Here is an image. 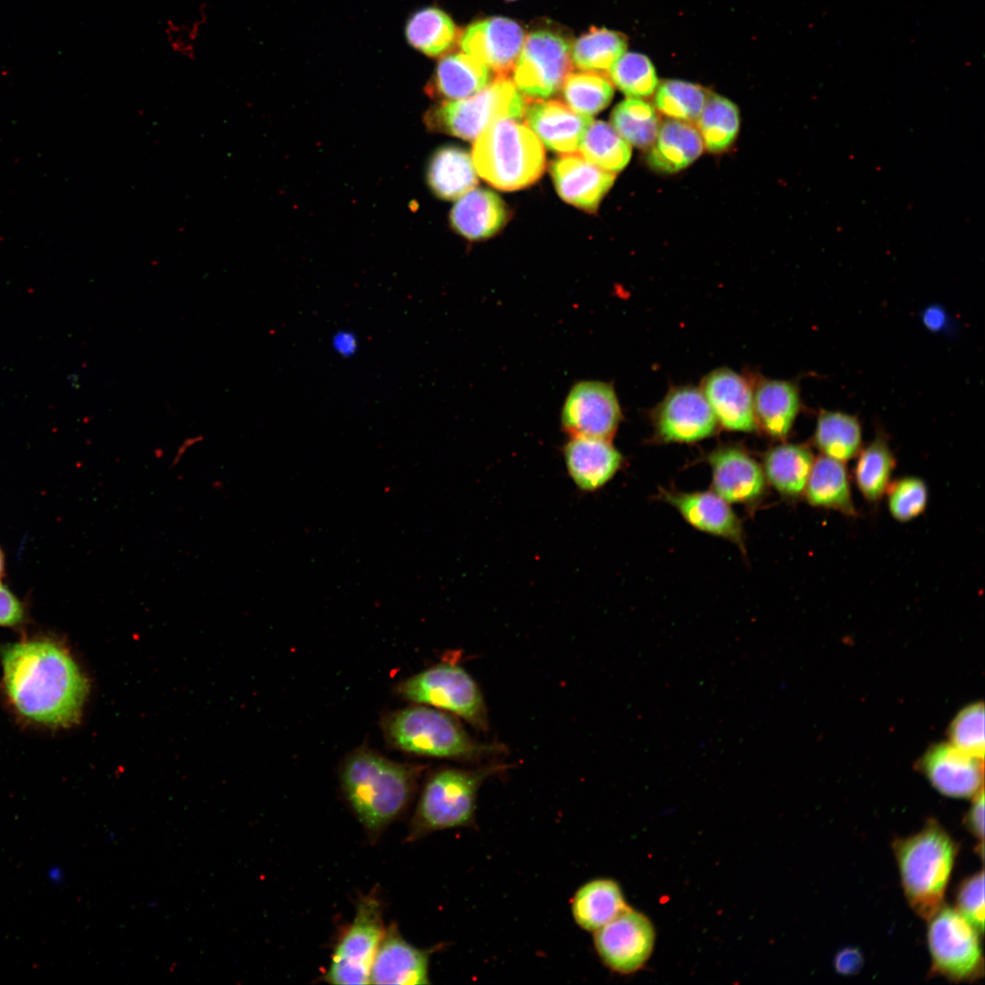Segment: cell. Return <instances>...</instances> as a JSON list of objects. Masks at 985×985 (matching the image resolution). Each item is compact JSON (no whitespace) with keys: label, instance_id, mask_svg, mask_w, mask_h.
Returning <instances> with one entry per match:
<instances>
[{"label":"cell","instance_id":"cell-5","mask_svg":"<svg viewBox=\"0 0 985 985\" xmlns=\"http://www.w3.org/2000/svg\"><path fill=\"white\" fill-rule=\"evenodd\" d=\"M384 729L395 747L421 756L475 761L503 751L474 739L448 712L423 704L393 712Z\"/></svg>","mask_w":985,"mask_h":985},{"label":"cell","instance_id":"cell-33","mask_svg":"<svg viewBox=\"0 0 985 985\" xmlns=\"http://www.w3.org/2000/svg\"><path fill=\"white\" fill-rule=\"evenodd\" d=\"M405 36L410 46L428 57H440L449 51L458 37L451 18L437 7H425L408 20Z\"/></svg>","mask_w":985,"mask_h":985},{"label":"cell","instance_id":"cell-21","mask_svg":"<svg viewBox=\"0 0 985 985\" xmlns=\"http://www.w3.org/2000/svg\"><path fill=\"white\" fill-rule=\"evenodd\" d=\"M431 950L416 948L406 941L395 925H390L378 948L370 969L369 984H429Z\"/></svg>","mask_w":985,"mask_h":985},{"label":"cell","instance_id":"cell-16","mask_svg":"<svg viewBox=\"0 0 985 985\" xmlns=\"http://www.w3.org/2000/svg\"><path fill=\"white\" fill-rule=\"evenodd\" d=\"M715 493L727 503L752 505L766 491L762 467L738 446H721L707 457Z\"/></svg>","mask_w":985,"mask_h":985},{"label":"cell","instance_id":"cell-17","mask_svg":"<svg viewBox=\"0 0 985 985\" xmlns=\"http://www.w3.org/2000/svg\"><path fill=\"white\" fill-rule=\"evenodd\" d=\"M919 770L941 794L972 798L983 788V760L950 742L931 746L919 761Z\"/></svg>","mask_w":985,"mask_h":985},{"label":"cell","instance_id":"cell-46","mask_svg":"<svg viewBox=\"0 0 985 985\" xmlns=\"http://www.w3.org/2000/svg\"><path fill=\"white\" fill-rule=\"evenodd\" d=\"M969 831L981 843L984 838V792L981 788L973 797L970 808L964 818Z\"/></svg>","mask_w":985,"mask_h":985},{"label":"cell","instance_id":"cell-50","mask_svg":"<svg viewBox=\"0 0 985 985\" xmlns=\"http://www.w3.org/2000/svg\"><path fill=\"white\" fill-rule=\"evenodd\" d=\"M4 569H5V559H4L3 552L0 549V578L4 574Z\"/></svg>","mask_w":985,"mask_h":985},{"label":"cell","instance_id":"cell-10","mask_svg":"<svg viewBox=\"0 0 985 985\" xmlns=\"http://www.w3.org/2000/svg\"><path fill=\"white\" fill-rule=\"evenodd\" d=\"M385 930L379 899L372 893L361 897L352 923L335 947L325 980L338 985L369 984L370 969Z\"/></svg>","mask_w":985,"mask_h":985},{"label":"cell","instance_id":"cell-37","mask_svg":"<svg viewBox=\"0 0 985 985\" xmlns=\"http://www.w3.org/2000/svg\"><path fill=\"white\" fill-rule=\"evenodd\" d=\"M614 130L629 144L649 149L656 140L660 123L655 108L639 98H627L611 113Z\"/></svg>","mask_w":985,"mask_h":985},{"label":"cell","instance_id":"cell-43","mask_svg":"<svg viewBox=\"0 0 985 985\" xmlns=\"http://www.w3.org/2000/svg\"><path fill=\"white\" fill-rule=\"evenodd\" d=\"M887 505L893 518L908 522L919 516L926 509L928 498L925 482L916 476H906L889 483Z\"/></svg>","mask_w":985,"mask_h":985},{"label":"cell","instance_id":"cell-14","mask_svg":"<svg viewBox=\"0 0 985 985\" xmlns=\"http://www.w3.org/2000/svg\"><path fill=\"white\" fill-rule=\"evenodd\" d=\"M655 436L663 442H695L712 436L718 421L702 391L671 388L651 412Z\"/></svg>","mask_w":985,"mask_h":985},{"label":"cell","instance_id":"cell-9","mask_svg":"<svg viewBox=\"0 0 985 985\" xmlns=\"http://www.w3.org/2000/svg\"><path fill=\"white\" fill-rule=\"evenodd\" d=\"M930 972L953 982L983 977L984 960L975 926L956 908L942 906L928 920Z\"/></svg>","mask_w":985,"mask_h":985},{"label":"cell","instance_id":"cell-31","mask_svg":"<svg viewBox=\"0 0 985 985\" xmlns=\"http://www.w3.org/2000/svg\"><path fill=\"white\" fill-rule=\"evenodd\" d=\"M426 179L431 192L443 200L461 197L478 182L470 154L452 145L440 147L431 154Z\"/></svg>","mask_w":985,"mask_h":985},{"label":"cell","instance_id":"cell-36","mask_svg":"<svg viewBox=\"0 0 985 985\" xmlns=\"http://www.w3.org/2000/svg\"><path fill=\"white\" fill-rule=\"evenodd\" d=\"M627 36L607 28L592 27L578 37L571 47V59L580 69L602 72L626 53Z\"/></svg>","mask_w":985,"mask_h":985},{"label":"cell","instance_id":"cell-47","mask_svg":"<svg viewBox=\"0 0 985 985\" xmlns=\"http://www.w3.org/2000/svg\"><path fill=\"white\" fill-rule=\"evenodd\" d=\"M864 964L863 955L859 949L846 948L839 951L835 959V970L842 975H854L861 970Z\"/></svg>","mask_w":985,"mask_h":985},{"label":"cell","instance_id":"cell-15","mask_svg":"<svg viewBox=\"0 0 985 985\" xmlns=\"http://www.w3.org/2000/svg\"><path fill=\"white\" fill-rule=\"evenodd\" d=\"M525 35L515 21L489 17L470 25L461 34L460 45L465 54L491 68L496 78H507L513 70Z\"/></svg>","mask_w":985,"mask_h":985},{"label":"cell","instance_id":"cell-40","mask_svg":"<svg viewBox=\"0 0 985 985\" xmlns=\"http://www.w3.org/2000/svg\"><path fill=\"white\" fill-rule=\"evenodd\" d=\"M708 91L690 82L669 79L657 87L655 106L672 119L697 121L708 97Z\"/></svg>","mask_w":985,"mask_h":985},{"label":"cell","instance_id":"cell-49","mask_svg":"<svg viewBox=\"0 0 985 985\" xmlns=\"http://www.w3.org/2000/svg\"><path fill=\"white\" fill-rule=\"evenodd\" d=\"M945 320L944 314L941 309L938 307H932L926 311L924 315V322L928 328L937 329L943 326Z\"/></svg>","mask_w":985,"mask_h":985},{"label":"cell","instance_id":"cell-45","mask_svg":"<svg viewBox=\"0 0 985 985\" xmlns=\"http://www.w3.org/2000/svg\"><path fill=\"white\" fill-rule=\"evenodd\" d=\"M23 616L24 610L20 601L0 583V625H16L22 620Z\"/></svg>","mask_w":985,"mask_h":985},{"label":"cell","instance_id":"cell-24","mask_svg":"<svg viewBox=\"0 0 985 985\" xmlns=\"http://www.w3.org/2000/svg\"><path fill=\"white\" fill-rule=\"evenodd\" d=\"M524 116L534 134L548 149L564 154L579 148L593 121L591 117L579 114L556 100L528 103Z\"/></svg>","mask_w":985,"mask_h":985},{"label":"cell","instance_id":"cell-11","mask_svg":"<svg viewBox=\"0 0 985 985\" xmlns=\"http://www.w3.org/2000/svg\"><path fill=\"white\" fill-rule=\"evenodd\" d=\"M571 47L568 38L558 31L531 32L513 68L516 88L536 99L556 93L572 67Z\"/></svg>","mask_w":985,"mask_h":985},{"label":"cell","instance_id":"cell-51","mask_svg":"<svg viewBox=\"0 0 985 985\" xmlns=\"http://www.w3.org/2000/svg\"><path fill=\"white\" fill-rule=\"evenodd\" d=\"M508 1H513V0H508Z\"/></svg>","mask_w":985,"mask_h":985},{"label":"cell","instance_id":"cell-6","mask_svg":"<svg viewBox=\"0 0 985 985\" xmlns=\"http://www.w3.org/2000/svg\"><path fill=\"white\" fill-rule=\"evenodd\" d=\"M508 765L494 763L472 769L442 768L426 780L409 828L408 840L435 831L475 825L479 789Z\"/></svg>","mask_w":985,"mask_h":985},{"label":"cell","instance_id":"cell-39","mask_svg":"<svg viewBox=\"0 0 985 985\" xmlns=\"http://www.w3.org/2000/svg\"><path fill=\"white\" fill-rule=\"evenodd\" d=\"M562 94L571 109L591 117L609 105L614 88L611 80L602 73L577 72L567 75L562 85Z\"/></svg>","mask_w":985,"mask_h":985},{"label":"cell","instance_id":"cell-26","mask_svg":"<svg viewBox=\"0 0 985 985\" xmlns=\"http://www.w3.org/2000/svg\"><path fill=\"white\" fill-rule=\"evenodd\" d=\"M489 81L484 64L470 55L453 53L440 60L425 89L432 98L457 100L478 93Z\"/></svg>","mask_w":985,"mask_h":985},{"label":"cell","instance_id":"cell-25","mask_svg":"<svg viewBox=\"0 0 985 985\" xmlns=\"http://www.w3.org/2000/svg\"><path fill=\"white\" fill-rule=\"evenodd\" d=\"M508 210L493 192L476 189L454 204L450 221L452 228L469 240H483L495 234L506 223Z\"/></svg>","mask_w":985,"mask_h":985},{"label":"cell","instance_id":"cell-12","mask_svg":"<svg viewBox=\"0 0 985 985\" xmlns=\"http://www.w3.org/2000/svg\"><path fill=\"white\" fill-rule=\"evenodd\" d=\"M622 418L614 387L600 380H580L567 393L561 410V426L570 437L610 440Z\"/></svg>","mask_w":985,"mask_h":985},{"label":"cell","instance_id":"cell-30","mask_svg":"<svg viewBox=\"0 0 985 985\" xmlns=\"http://www.w3.org/2000/svg\"><path fill=\"white\" fill-rule=\"evenodd\" d=\"M804 494L812 506L849 516L856 513L845 462L835 459L824 455L814 459Z\"/></svg>","mask_w":985,"mask_h":985},{"label":"cell","instance_id":"cell-22","mask_svg":"<svg viewBox=\"0 0 985 985\" xmlns=\"http://www.w3.org/2000/svg\"><path fill=\"white\" fill-rule=\"evenodd\" d=\"M563 456L569 477L583 492L602 488L623 462L610 440L592 437H570L564 445Z\"/></svg>","mask_w":985,"mask_h":985},{"label":"cell","instance_id":"cell-2","mask_svg":"<svg viewBox=\"0 0 985 985\" xmlns=\"http://www.w3.org/2000/svg\"><path fill=\"white\" fill-rule=\"evenodd\" d=\"M418 772L368 750H358L344 762L343 793L371 839L406 810Z\"/></svg>","mask_w":985,"mask_h":985},{"label":"cell","instance_id":"cell-18","mask_svg":"<svg viewBox=\"0 0 985 985\" xmlns=\"http://www.w3.org/2000/svg\"><path fill=\"white\" fill-rule=\"evenodd\" d=\"M700 390L722 428L741 432L755 430L752 389L744 377L720 368L706 375Z\"/></svg>","mask_w":985,"mask_h":985},{"label":"cell","instance_id":"cell-7","mask_svg":"<svg viewBox=\"0 0 985 985\" xmlns=\"http://www.w3.org/2000/svg\"><path fill=\"white\" fill-rule=\"evenodd\" d=\"M526 99L508 78L496 79L468 98L447 100L423 117L429 130L463 140H475L488 126L503 119L524 116Z\"/></svg>","mask_w":985,"mask_h":985},{"label":"cell","instance_id":"cell-13","mask_svg":"<svg viewBox=\"0 0 985 985\" xmlns=\"http://www.w3.org/2000/svg\"><path fill=\"white\" fill-rule=\"evenodd\" d=\"M655 931L650 920L627 907L594 932V946L602 962L611 970L629 974L642 968L654 947Z\"/></svg>","mask_w":985,"mask_h":985},{"label":"cell","instance_id":"cell-42","mask_svg":"<svg viewBox=\"0 0 985 985\" xmlns=\"http://www.w3.org/2000/svg\"><path fill=\"white\" fill-rule=\"evenodd\" d=\"M950 743L976 758L984 759V706L972 703L962 709L949 728Z\"/></svg>","mask_w":985,"mask_h":985},{"label":"cell","instance_id":"cell-19","mask_svg":"<svg viewBox=\"0 0 985 985\" xmlns=\"http://www.w3.org/2000/svg\"><path fill=\"white\" fill-rule=\"evenodd\" d=\"M555 189L566 202L588 213L596 211L614 183L615 172L588 161L580 153H565L551 165Z\"/></svg>","mask_w":985,"mask_h":985},{"label":"cell","instance_id":"cell-23","mask_svg":"<svg viewBox=\"0 0 985 985\" xmlns=\"http://www.w3.org/2000/svg\"><path fill=\"white\" fill-rule=\"evenodd\" d=\"M752 389L756 426L769 437L784 441L802 409L799 386L792 380L758 378Z\"/></svg>","mask_w":985,"mask_h":985},{"label":"cell","instance_id":"cell-41","mask_svg":"<svg viewBox=\"0 0 985 985\" xmlns=\"http://www.w3.org/2000/svg\"><path fill=\"white\" fill-rule=\"evenodd\" d=\"M612 84L629 98H646L654 93L658 78L650 59L639 53H624L608 69Z\"/></svg>","mask_w":985,"mask_h":985},{"label":"cell","instance_id":"cell-34","mask_svg":"<svg viewBox=\"0 0 985 985\" xmlns=\"http://www.w3.org/2000/svg\"><path fill=\"white\" fill-rule=\"evenodd\" d=\"M855 467V481L867 501L877 502L886 493L896 459L884 435H877L861 449Z\"/></svg>","mask_w":985,"mask_h":985},{"label":"cell","instance_id":"cell-1","mask_svg":"<svg viewBox=\"0 0 985 985\" xmlns=\"http://www.w3.org/2000/svg\"><path fill=\"white\" fill-rule=\"evenodd\" d=\"M6 692L25 717L46 725L77 723L88 684L68 652L44 639L8 646L2 653Z\"/></svg>","mask_w":985,"mask_h":985},{"label":"cell","instance_id":"cell-44","mask_svg":"<svg viewBox=\"0 0 985 985\" xmlns=\"http://www.w3.org/2000/svg\"><path fill=\"white\" fill-rule=\"evenodd\" d=\"M957 910L983 934L984 931V873L978 872L964 879L956 893Z\"/></svg>","mask_w":985,"mask_h":985},{"label":"cell","instance_id":"cell-29","mask_svg":"<svg viewBox=\"0 0 985 985\" xmlns=\"http://www.w3.org/2000/svg\"><path fill=\"white\" fill-rule=\"evenodd\" d=\"M570 905L575 923L593 933L627 907L619 885L610 878L585 883L575 891Z\"/></svg>","mask_w":985,"mask_h":985},{"label":"cell","instance_id":"cell-27","mask_svg":"<svg viewBox=\"0 0 985 985\" xmlns=\"http://www.w3.org/2000/svg\"><path fill=\"white\" fill-rule=\"evenodd\" d=\"M704 144L698 129L690 122L668 119L660 124L648 154V161L656 171L677 172L700 157Z\"/></svg>","mask_w":985,"mask_h":985},{"label":"cell","instance_id":"cell-38","mask_svg":"<svg viewBox=\"0 0 985 985\" xmlns=\"http://www.w3.org/2000/svg\"><path fill=\"white\" fill-rule=\"evenodd\" d=\"M588 161L611 172L624 169L631 157L630 145L604 121H592L579 145Z\"/></svg>","mask_w":985,"mask_h":985},{"label":"cell","instance_id":"cell-48","mask_svg":"<svg viewBox=\"0 0 985 985\" xmlns=\"http://www.w3.org/2000/svg\"><path fill=\"white\" fill-rule=\"evenodd\" d=\"M335 349L343 356L351 355L357 347V340L349 333L337 334L333 341Z\"/></svg>","mask_w":985,"mask_h":985},{"label":"cell","instance_id":"cell-28","mask_svg":"<svg viewBox=\"0 0 985 985\" xmlns=\"http://www.w3.org/2000/svg\"><path fill=\"white\" fill-rule=\"evenodd\" d=\"M814 456L804 444L782 443L768 450L763 457V472L782 496L796 499L805 489Z\"/></svg>","mask_w":985,"mask_h":985},{"label":"cell","instance_id":"cell-3","mask_svg":"<svg viewBox=\"0 0 985 985\" xmlns=\"http://www.w3.org/2000/svg\"><path fill=\"white\" fill-rule=\"evenodd\" d=\"M901 885L912 910L928 920L942 906L958 845L936 820L893 843Z\"/></svg>","mask_w":985,"mask_h":985},{"label":"cell","instance_id":"cell-8","mask_svg":"<svg viewBox=\"0 0 985 985\" xmlns=\"http://www.w3.org/2000/svg\"><path fill=\"white\" fill-rule=\"evenodd\" d=\"M405 699L460 717L479 731L488 729L482 693L460 665L441 662L405 679L398 686Z\"/></svg>","mask_w":985,"mask_h":985},{"label":"cell","instance_id":"cell-20","mask_svg":"<svg viewBox=\"0 0 985 985\" xmlns=\"http://www.w3.org/2000/svg\"><path fill=\"white\" fill-rule=\"evenodd\" d=\"M695 528L725 538L744 552L741 520L729 503L714 492L682 493L661 489L658 494Z\"/></svg>","mask_w":985,"mask_h":985},{"label":"cell","instance_id":"cell-32","mask_svg":"<svg viewBox=\"0 0 985 985\" xmlns=\"http://www.w3.org/2000/svg\"><path fill=\"white\" fill-rule=\"evenodd\" d=\"M813 441L822 455L845 462L862 449L860 422L855 416L843 411L821 410Z\"/></svg>","mask_w":985,"mask_h":985},{"label":"cell","instance_id":"cell-4","mask_svg":"<svg viewBox=\"0 0 985 985\" xmlns=\"http://www.w3.org/2000/svg\"><path fill=\"white\" fill-rule=\"evenodd\" d=\"M472 161L484 181L503 191L532 185L545 169L542 143L527 125L515 119L488 126L475 139Z\"/></svg>","mask_w":985,"mask_h":985},{"label":"cell","instance_id":"cell-35","mask_svg":"<svg viewBox=\"0 0 985 985\" xmlns=\"http://www.w3.org/2000/svg\"><path fill=\"white\" fill-rule=\"evenodd\" d=\"M696 122L704 147L710 152H721L732 144L738 134L739 109L728 98L710 93Z\"/></svg>","mask_w":985,"mask_h":985}]
</instances>
